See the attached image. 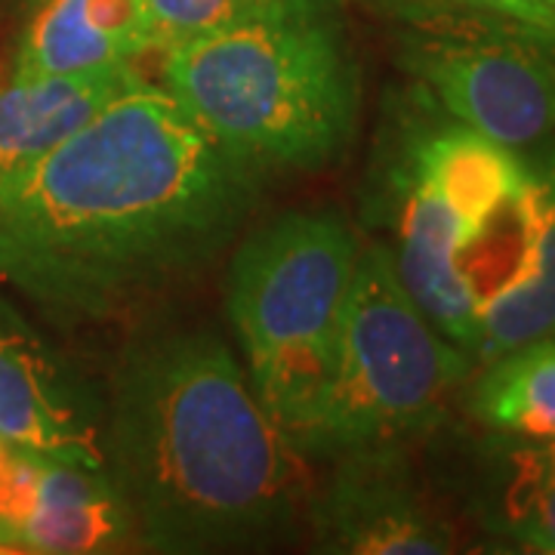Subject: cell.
Listing matches in <instances>:
<instances>
[{"instance_id":"obj_17","label":"cell","mask_w":555,"mask_h":555,"mask_svg":"<svg viewBox=\"0 0 555 555\" xmlns=\"http://www.w3.org/2000/svg\"><path fill=\"white\" fill-rule=\"evenodd\" d=\"M426 3L488 13V16L521 22V25H531L537 31L555 35V0H426Z\"/></svg>"},{"instance_id":"obj_4","label":"cell","mask_w":555,"mask_h":555,"mask_svg":"<svg viewBox=\"0 0 555 555\" xmlns=\"http://www.w3.org/2000/svg\"><path fill=\"white\" fill-rule=\"evenodd\" d=\"M423 118L401 145L398 278L444 337L473 358L485 309L521 284L546 222L537 155H518L448 118L423 90Z\"/></svg>"},{"instance_id":"obj_16","label":"cell","mask_w":555,"mask_h":555,"mask_svg":"<svg viewBox=\"0 0 555 555\" xmlns=\"http://www.w3.org/2000/svg\"><path fill=\"white\" fill-rule=\"evenodd\" d=\"M266 0H145L152 50H173L259 10Z\"/></svg>"},{"instance_id":"obj_9","label":"cell","mask_w":555,"mask_h":555,"mask_svg":"<svg viewBox=\"0 0 555 555\" xmlns=\"http://www.w3.org/2000/svg\"><path fill=\"white\" fill-rule=\"evenodd\" d=\"M0 543L10 553L96 555L137 546L102 469L0 438Z\"/></svg>"},{"instance_id":"obj_10","label":"cell","mask_w":555,"mask_h":555,"mask_svg":"<svg viewBox=\"0 0 555 555\" xmlns=\"http://www.w3.org/2000/svg\"><path fill=\"white\" fill-rule=\"evenodd\" d=\"M0 438L102 469V401L0 294Z\"/></svg>"},{"instance_id":"obj_15","label":"cell","mask_w":555,"mask_h":555,"mask_svg":"<svg viewBox=\"0 0 555 555\" xmlns=\"http://www.w3.org/2000/svg\"><path fill=\"white\" fill-rule=\"evenodd\" d=\"M546 179V222L537 244L534 266L509 294L494 299L478 321L473 346L476 371L494 358L528 346L534 339L555 337V142L534 152Z\"/></svg>"},{"instance_id":"obj_14","label":"cell","mask_w":555,"mask_h":555,"mask_svg":"<svg viewBox=\"0 0 555 555\" xmlns=\"http://www.w3.org/2000/svg\"><path fill=\"white\" fill-rule=\"evenodd\" d=\"M469 414L503 436L555 441V337L518 346L478 367Z\"/></svg>"},{"instance_id":"obj_13","label":"cell","mask_w":555,"mask_h":555,"mask_svg":"<svg viewBox=\"0 0 555 555\" xmlns=\"http://www.w3.org/2000/svg\"><path fill=\"white\" fill-rule=\"evenodd\" d=\"M496 436L478 460L469 513L509 550L555 555V441Z\"/></svg>"},{"instance_id":"obj_7","label":"cell","mask_w":555,"mask_h":555,"mask_svg":"<svg viewBox=\"0 0 555 555\" xmlns=\"http://www.w3.org/2000/svg\"><path fill=\"white\" fill-rule=\"evenodd\" d=\"M423 3L398 62L448 118L518 155L555 142V35L488 13Z\"/></svg>"},{"instance_id":"obj_3","label":"cell","mask_w":555,"mask_h":555,"mask_svg":"<svg viewBox=\"0 0 555 555\" xmlns=\"http://www.w3.org/2000/svg\"><path fill=\"white\" fill-rule=\"evenodd\" d=\"M160 87L257 173L334 167L364 108L339 0H266L244 20L164 50Z\"/></svg>"},{"instance_id":"obj_2","label":"cell","mask_w":555,"mask_h":555,"mask_svg":"<svg viewBox=\"0 0 555 555\" xmlns=\"http://www.w3.org/2000/svg\"><path fill=\"white\" fill-rule=\"evenodd\" d=\"M102 473L139 550L250 553L306 521L302 456L210 327L133 339L102 404Z\"/></svg>"},{"instance_id":"obj_1","label":"cell","mask_w":555,"mask_h":555,"mask_svg":"<svg viewBox=\"0 0 555 555\" xmlns=\"http://www.w3.org/2000/svg\"><path fill=\"white\" fill-rule=\"evenodd\" d=\"M259 173L139 78L0 189V284L60 327L112 324L235 247Z\"/></svg>"},{"instance_id":"obj_5","label":"cell","mask_w":555,"mask_h":555,"mask_svg":"<svg viewBox=\"0 0 555 555\" xmlns=\"http://www.w3.org/2000/svg\"><path fill=\"white\" fill-rule=\"evenodd\" d=\"M473 371L398 278L392 250L361 244L331 367L294 448L327 460L433 436Z\"/></svg>"},{"instance_id":"obj_6","label":"cell","mask_w":555,"mask_h":555,"mask_svg":"<svg viewBox=\"0 0 555 555\" xmlns=\"http://www.w3.org/2000/svg\"><path fill=\"white\" fill-rule=\"evenodd\" d=\"M358 250L337 210L278 214L232 247L225 315L259 404L291 444L327 377Z\"/></svg>"},{"instance_id":"obj_12","label":"cell","mask_w":555,"mask_h":555,"mask_svg":"<svg viewBox=\"0 0 555 555\" xmlns=\"http://www.w3.org/2000/svg\"><path fill=\"white\" fill-rule=\"evenodd\" d=\"M142 78L137 65H120L75 78L0 80V189L31 170L83 120Z\"/></svg>"},{"instance_id":"obj_18","label":"cell","mask_w":555,"mask_h":555,"mask_svg":"<svg viewBox=\"0 0 555 555\" xmlns=\"http://www.w3.org/2000/svg\"><path fill=\"white\" fill-rule=\"evenodd\" d=\"M0 555H13V553H10V546H3V543H0Z\"/></svg>"},{"instance_id":"obj_11","label":"cell","mask_w":555,"mask_h":555,"mask_svg":"<svg viewBox=\"0 0 555 555\" xmlns=\"http://www.w3.org/2000/svg\"><path fill=\"white\" fill-rule=\"evenodd\" d=\"M152 50L145 0H35L13 78H75L133 65Z\"/></svg>"},{"instance_id":"obj_8","label":"cell","mask_w":555,"mask_h":555,"mask_svg":"<svg viewBox=\"0 0 555 555\" xmlns=\"http://www.w3.org/2000/svg\"><path fill=\"white\" fill-rule=\"evenodd\" d=\"M331 469L309 485L306 525L318 553L444 555L460 528L416 473L408 444H374L327 456Z\"/></svg>"}]
</instances>
